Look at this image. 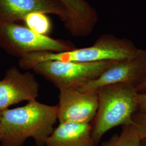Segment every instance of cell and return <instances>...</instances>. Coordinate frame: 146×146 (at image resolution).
<instances>
[{
	"label": "cell",
	"instance_id": "5b68a950",
	"mask_svg": "<svg viewBox=\"0 0 146 146\" xmlns=\"http://www.w3.org/2000/svg\"><path fill=\"white\" fill-rule=\"evenodd\" d=\"M114 62H78L47 60L35 63L31 69L52 82L58 89H76L98 78Z\"/></svg>",
	"mask_w": 146,
	"mask_h": 146
},
{
	"label": "cell",
	"instance_id": "6da1fadb",
	"mask_svg": "<svg viewBox=\"0 0 146 146\" xmlns=\"http://www.w3.org/2000/svg\"><path fill=\"white\" fill-rule=\"evenodd\" d=\"M58 107L29 101L20 107L2 111L0 119L1 146H22L29 138L37 146H45L58 120Z\"/></svg>",
	"mask_w": 146,
	"mask_h": 146
},
{
	"label": "cell",
	"instance_id": "4fadbf2b",
	"mask_svg": "<svg viewBox=\"0 0 146 146\" xmlns=\"http://www.w3.org/2000/svg\"><path fill=\"white\" fill-rule=\"evenodd\" d=\"M25 25L32 31L40 35L48 36L52 31V23L47 14L40 13H32L22 20Z\"/></svg>",
	"mask_w": 146,
	"mask_h": 146
},
{
	"label": "cell",
	"instance_id": "e0dca14e",
	"mask_svg": "<svg viewBox=\"0 0 146 146\" xmlns=\"http://www.w3.org/2000/svg\"><path fill=\"white\" fill-rule=\"evenodd\" d=\"M141 146H146V138L141 140Z\"/></svg>",
	"mask_w": 146,
	"mask_h": 146
},
{
	"label": "cell",
	"instance_id": "8992f818",
	"mask_svg": "<svg viewBox=\"0 0 146 146\" xmlns=\"http://www.w3.org/2000/svg\"><path fill=\"white\" fill-rule=\"evenodd\" d=\"M146 78V50L140 49L135 56L115 61L98 78L76 89L82 92H96L112 84H126L137 86Z\"/></svg>",
	"mask_w": 146,
	"mask_h": 146
},
{
	"label": "cell",
	"instance_id": "30bf717a",
	"mask_svg": "<svg viewBox=\"0 0 146 146\" xmlns=\"http://www.w3.org/2000/svg\"><path fill=\"white\" fill-rule=\"evenodd\" d=\"M64 6L67 21L64 25L69 33L75 37L90 35L99 20L96 11L86 0H58Z\"/></svg>",
	"mask_w": 146,
	"mask_h": 146
},
{
	"label": "cell",
	"instance_id": "7a4b0ae2",
	"mask_svg": "<svg viewBox=\"0 0 146 146\" xmlns=\"http://www.w3.org/2000/svg\"><path fill=\"white\" fill-rule=\"evenodd\" d=\"M96 92L98 107L92 122V134L96 146L110 129L133 125V117L137 111L139 92L135 86L126 84L107 85Z\"/></svg>",
	"mask_w": 146,
	"mask_h": 146
},
{
	"label": "cell",
	"instance_id": "9a60e30c",
	"mask_svg": "<svg viewBox=\"0 0 146 146\" xmlns=\"http://www.w3.org/2000/svg\"><path fill=\"white\" fill-rule=\"evenodd\" d=\"M137 111L146 114V92L139 93L137 96Z\"/></svg>",
	"mask_w": 146,
	"mask_h": 146
},
{
	"label": "cell",
	"instance_id": "2e32d148",
	"mask_svg": "<svg viewBox=\"0 0 146 146\" xmlns=\"http://www.w3.org/2000/svg\"><path fill=\"white\" fill-rule=\"evenodd\" d=\"M135 88L139 93L146 92V78L140 84L136 86Z\"/></svg>",
	"mask_w": 146,
	"mask_h": 146
},
{
	"label": "cell",
	"instance_id": "9c48e42d",
	"mask_svg": "<svg viewBox=\"0 0 146 146\" xmlns=\"http://www.w3.org/2000/svg\"><path fill=\"white\" fill-rule=\"evenodd\" d=\"M35 12L57 16L67 21L65 8L58 0H0V23L19 22Z\"/></svg>",
	"mask_w": 146,
	"mask_h": 146
},
{
	"label": "cell",
	"instance_id": "8fae6325",
	"mask_svg": "<svg viewBox=\"0 0 146 146\" xmlns=\"http://www.w3.org/2000/svg\"><path fill=\"white\" fill-rule=\"evenodd\" d=\"M92 130V123H60L45 146H96Z\"/></svg>",
	"mask_w": 146,
	"mask_h": 146
},
{
	"label": "cell",
	"instance_id": "3957f363",
	"mask_svg": "<svg viewBox=\"0 0 146 146\" xmlns=\"http://www.w3.org/2000/svg\"><path fill=\"white\" fill-rule=\"evenodd\" d=\"M140 50L128 39L104 34L92 46L64 52H34L28 55L27 61L31 65L47 60L78 62L118 61L135 56Z\"/></svg>",
	"mask_w": 146,
	"mask_h": 146
},
{
	"label": "cell",
	"instance_id": "277c9868",
	"mask_svg": "<svg viewBox=\"0 0 146 146\" xmlns=\"http://www.w3.org/2000/svg\"><path fill=\"white\" fill-rule=\"evenodd\" d=\"M0 46L19 58L33 52H64L76 48L70 41L38 34L19 22L0 23Z\"/></svg>",
	"mask_w": 146,
	"mask_h": 146
},
{
	"label": "cell",
	"instance_id": "52a82bcc",
	"mask_svg": "<svg viewBox=\"0 0 146 146\" xmlns=\"http://www.w3.org/2000/svg\"><path fill=\"white\" fill-rule=\"evenodd\" d=\"M57 105L59 123H91L96 114V92H82L76 89H60Z\"/></svg>",
	"mask_w": 146,
	"mask_h": 146
},
{
	"label": "cell",
	"instance_id": "ac0fdd59",
	"mask_svg": "<svg viewBox=\"0 0 146 146\" xmlns=\"http://www.w3.org/2000/svg\"><path fill=\"white\" fill-rule=\"evenodd\" d=\"M1 114H2V111L0 110V119H1Z\"/></svg>",
	"mask_w": 146,
	"mask_h": 146
},
{
	"label": "cell",
	"instance_id": "5bb4252c",
	"mask_svg": "<svg viewBox=\"0 0 146 146\" xmlns=\"http://www.w3.org/2000/svg\"><path fill=\"white\" fill-rule=\"evenodd\" d=\"M133 125L135 127L141 140L146 138V114L137 111L133 117Z\"/></svg>",
	"mask_w": 146,
	"mask_h": 146
},
{
	"label": "cell",
	"instance_id": "ba28073f",
	"mask_svg": "<svg viewBox=\"0 0 146 146\" xmlns=\"http://www.w3.org/2000/svg\"><path fill=\"white\" fill-rule=\"evenodd\" d=\"M39 87L33 73H22L16 67L9 68L0 81V110L24 101L36 100Z\"/></svg>",
	"mask_w": 146,
	"mask_h": 146
},
{
	"label": "cell",
	"instance_id": "7c38bea8",
	"mask_svg": "<svg viewBox=\"0 0 146 146\" xmlns=\"http://www.w3.org/2000/svg\"><path fill=\"white\" fill-rule=\"evenodd\" d=\"M101 146H141V139L133 125H125L119 135H115Z\"/></svg>",
	"mask_w": 146,
	"mask_h": 146
}]
</instances>
